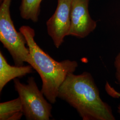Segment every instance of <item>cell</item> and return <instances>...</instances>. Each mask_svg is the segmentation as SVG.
Instances as JSON below:
<instances>
[{
	"instance_id": "6da1fadb",
	"label": "cell",
	"mask_w": 120,
	"mask_h": 120,
	"mask_svg": "<svg viewBox=\"0 0 120 120\" xmlns=\"http://www.w3.org/2000/svg\"><path fill=\"white\" fill-rule=\"evenodd\" d=\"M58 98L74 108L83 120H115L110 106L101 98L91 73L69 74L61 84Z\"/></svg>"
},
{
	"instance_id": "7a4b0ae2",
	"label": "cell",
	"mask_w": 120,
	"mask_h": 120,
	"mask_svg": "<svg viewBox=\"0 0 120 120\" xmlns=\"http://www.w3.org/2000/svg\"><path fill=\"white\" fill-rule=\"evenodd\" d=\"M19 30L26 38L34 63V69L41 79V91L48 101L54 104L58 98L60 86L69 74L75 71L78 63L75 60H65L59 62L54 60L36 42L33 29L29 26H23Z\"/></svg>"
},
{
	"instance_id": "3957f363",
	"label": "cell",
	"mask_w": 120,
	"mask_h": 120,
	"mask_svg": "<svg viewBox=\"0 0 120 120\" xmlns=\"http://www.w3.org/2000/svg\"><path fill=\"white\" fill-rule=\"evenodd\" d=\"M11 1L4 0L0 7V41L12 56L15 65L21 66L26 62L34 69V63L26 41L21 32L15 28L10 15Z\"/></svg>"
},
{
	"instance_id": "277c9868",
	"label": "cell",
	"mask_w": 120,
	"mask_h": 120,
	"mask_svg": "<svg viewBox=\"0 0 120 120\" xmlns=\"http://www.w3.org/2000/svg\"><path fill=\"white\" fill-rule=\"evenodd\" d=\"M14 87L22 103V112L28 120H49L52 117L51 103L44 98L39 90L34 78L30 77L27 85L17 78L14 80Z\"/></svg>"
},
{
	"instance_id": "5b68a950",
	"label": "cell",
	"mask_w": 120,
	"mask_h": 120,
	"mask_svg": "<svg viewBox=\"0 0 120 120\" xmlns=\"http://www.w3.org/2000/svg\"><path fill=\"white\" fill-rule=\"evenodd\" d=\"M73 0H57L56 11L46 22L48 34L54 45L59 48L68 36L71 24V9Z\"/></svg>"
},
{
	"instance_id": "8992f818",
	"label": "cell",
	"mask_w": 120,
	"mask_h": 120,
	"mask_svg": "<svg viewBox=\"0 0 120 120\" xmlns=\"http://www.w3.org/2000/svg\"><path fill=\"white\" fill-rule=\"evenodd\" d=\"M90 0H73L71 9V24L68 36L83 38L95 30L97 22L90 16Z\"/></svg>"
},
{
	"instance_id": "52a82bcc",
	"label": "cell",
	"mask_w": 120,
	"mask_h": 120,
	"mask_svg": "<svg viewBox=\"0 0 120 120\" xmlns=\"http://www.w3.org/2000/svg\"><path fill=\"white\" fill-rule=\"evenodd\" d=\"M33 69L30 64L21 66L10 65L1 52H0V92L2 91L4 86L11 80L32 73Z\"/></svg>"
},
{
	"instance_id": "ba28073f",
	"label": "cell",
	"mask_w": 120,
	"mask_h": 120,
	"mask_svg": "<svg viewBox=\"0 0 120 120\" xmlns=\"http://www.w3.org/2000/svg\"><path fill=\"white\" fill-rule=\"evenodd\" d=\"M24 115L20 98L0 103V120H18Z\"/></svg>"
},
{
	"instance_id": "9c48e42d",
	"label": "cell",
	"mask_w": 120,
	"mask_h": 120,
	"mask_svg": "<svg viewBox=\"0 0 120 120\" xmlns=\"http://www.w3.org/2000/svg\"><path fill=\"white\" fill-rule=\"evenodd\" d=\"M42 0H22L20 7V15L26 20L36 22L38 20L40 5Z\"/></svg>"
},
{
	"instance_id": "30bf717a",
	"label": "cell",
	"mask_w": 120,
	"mask_h": 120,
	"mask_svg": "<svg viewBox=\"0 0 120 120\" xmlns=\"http://www.w3.org/2000/svg\"><path fill=\"white\" fill-rule=\"evenodd\" d=\"M114 67L116 83L120 86V50L115 57Z\"/></svg>"
},
{
	"instance_id": "8fae6325",
	"label": "cell",
	"mask_w": 120,
	"mask_h": 120,
	"mask_svg": "<svg viewBox=\"0 0 120 120\" xmlns=\"http://www.w3.org/2000/svg\"><path fill=\"white\" fill-rule=\"evenodd\" d=\"M105 89L108 94L112 98H120V93L116 91L113 87H112L108 82L106 83ZM117 112L120 115V104L117 107Z\"/></svg>"
}]
</instances>
